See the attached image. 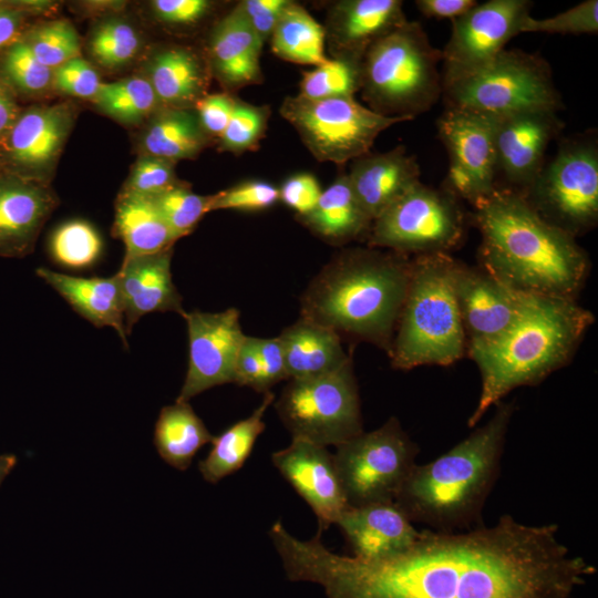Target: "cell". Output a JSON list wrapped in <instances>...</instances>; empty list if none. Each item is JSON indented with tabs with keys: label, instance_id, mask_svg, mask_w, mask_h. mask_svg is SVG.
I'll return each instance as SVG.
<instances>
[{
	"label": "cell",
	"instance_id": "obj_1",
	"mask_svg": "<svg viewBox=\"0 0 598 598\" xmlns=\"http://www.w3.org/2000/svg\"><path fill=\"white\" fill-rule=\"evenodd\" d=\"M277 522L270 539L292 581L320 585L327 598H571L596 567L558 538L556 524L526 525L504 514L491 527L423 530L382 559L329 550Z\"/></svg>",
	"mask_w": 598,
	"mask_h": 598
},
{
	"label": "cell",
	"instance_id": "obj_2",
	"mask_svg": "<svg viewBox=\"0 0 598 598\" xmlns=\"http://www.w3.org/2000/svg\"><path fill=\"white\" fill-rule=\"evenodd\" d=\"M474 209L487 272L517 292L575 300L589 266L575 237L511 189L496 187Z\"/></svg>",
	"mask_w": 598,
	"mask_h": 598
},
{
	"label": "cell",
	"instance_id": "obj_3",
	"mask_svg": "<svg viewBox=\"0 0 598 598\" xmlns=\"http://www.w3.org/2000/svg\"><path fill=\"white\" fill-rule=\"evenodd\" d=\"M411 276L406 255L373 248L341 251L310 282L301 317L391 350Z\"/></svg>",
	"mask_w": 598,
	"mask_h": 598
},
{
	"label": "cell",
	"instance_id": "obj_4",
	"mask_svg": "<svg viewBox=\"0 0 598 598\" xmlns=\"http://www.w3.org/2000/svg\"><path fill=\"white\" fill-rule=\"evenodd\" d=\"M513 411L512 403L499 402L486 424L435 460L413 466L394 498L412 523L444 533L481 523Z\"/></svg>",
	"mask_w": 598,
	"mask_h": 598
},
{
	"label": "cell",
	"instance_id": "obj_5",
	"mask_svg": "<svg viewBox=\"0 0 598 598\" xmlns=\"http://www.w3.org/2000/svg\"><path fill=\"white\" fill-rule=\"evenodd\" d=\"M592 322V313L573 299L530 295L519 318L503 336L467 349L482 378L468 426L476 425L514 389L536 384L565 365Z\"/></svg>",
	"mask_w": 598,
	"mask_h": 598
},
{
	"label": "cell",
	"instance_id": "obj_6",
	"mask_svg": "<svg viewBox=\"0 0 598 598\" xmlns=\"http://www.w3.org/2000/svg\"><path fill=\"white\" fill-rule=\"evenodd\" d=\"M457 260L446 252L417 255L411 260L405 300L389 355L392 365H450L466 351L454 289Z\"/></svg>",
	"mask_w": 598,
	"mask_h": 598
},
{
	"label": "cell",
	"instance_id": "obj_7",
	"mask_svg": "<svg viewBox=\"0 0 598 598\" xmlns=\"http://www.w3.org/2000/svg\"><path fill=\"white\" fill-rule=\"evenodd\" d=\"M441 51L416 21H405L373 43L361 61L362 99L386 117L404 121L430 111L442 96Z\"/></svg>",
	"mask_w": 598,
	"mask_h": 598
},
{
	"label": "cell",
	"instance_id": "obj_8",
	"mask_svg": "<svg viewBox=\"0 0 598 598\" xmlns=\"http://www.w3.org/2000/svg\"><path fill=\"white\" fill-rule=\"evenodd\" d=\"M446 109L489 116L561 107L548 63L523 50H503L482 69L442 84Z\"/></svg>",
	"mask_w": 598,
	"mask_h": 598
},
{
	"label": "cell",
	"instance_id": "obj_9",
	"mask_svg": "<svg viewBox=\"0 0 598 598\" xmlns=\"http://www.w3.org/2000/svg\"><path fill=\"white\" fill-rule=\"evenodd\" d=\"M275 408L292 439L337 447L361 434L363 423L352 358L329 373L289 380Z\"/></svg>",
	"mask_w": 598,
	"mask_h": 598
},
{
	"label": "cell",
	"instance_id": "obj_10",
	"mask_svg": "<svg viewBox=\"0 0 598 598\" xmlns=\"http://www.w3.org/2000/svg\"><path fill=\"white\" fill-rule=\"evenodd\" d=\"M549 224L573 237L598 221V147L594 137L564 141L523 195Z\"/></svg>",
	"mask_w": 598,
	"mask_h": 598
},
{
	"label": "cell",
	"instance_id": "obj_11",
	"mask_svg": "<svg viewBox=\"0 0 598 598\" xmlns=\"http://www.w3.org/2000/svg\"><path fill=\"white\" fill-rule=\"evenodd\" d=\"M280 114L297 131L315 158L338 165L369 153L380 133L405 122L380 115L354 97L310 100L299 94L287 96Z\"/></svg>",
	"mask_w": 598,
	"mask_h": 598
},
{
	"label": "cell",
	"instance_id": "obj_12",
	"mask_svg": "<svg viewBox=\"0 0 598 598\" xmlns=\"http://www.w3.org/2000/svg\"><path fill=\"white\" fill-rule=\"evenodd\" d=\"M417 453L394 416L338 445L333 460L349 506L394 502Z\"/></svg>",
	"mask_w": 598,
	"mask_h": 598
},
{
	"label": "cell",
	"instance_id": "obj_13",
	"mask_svg": "<svg viewBox=\"0 0 598 598\" xmlns=\"http://www.w3.org/2000/svg\"><path fill=\"white\" fill-rule=\"evenodd\" d=\"M464 226L453 194L419 182L372 221L368 243L403 255L446 252L461 243Z\"/></svg>",
	"mask_w": 598,
	"mask_h": 598
},
{
	"label": "cell",
	"instance_id": "obj_14",
	"mask_svg": "<svg viewBox=\"0 0 598 598\" xmlns=\"http://www.w3.org/2000/svg\"><path fill=\"white\" fill-rule=\"evenodd\" d=\"M528 0H489L476 3L452 20L442 54V84L466 76L495 59L520 33L530 13Z\"/></svg>",
	"mask_w": 598,
	"mask_h": 598
},
{
	"label": "cell",
	"instance_id": "obj_15",
	"mask_svg": "<svg viewBox=\"0 0 598 598\" xmlns=\"http://www.w3.org/2000/svg\"><path fill=\"white\" fill-rule=\"evenodd\" d=\"M436 128L448 156L446 190L474 207L496 189L494 117L445 109Z\"/></svg>",
	"mask_w": 598,
	"mask_h": 598
},
{
	"label": "cell",
	"instance_id": "obj_16",
	"mask_svg": "<svg viewBox=\"0 0 598 598\" xmlns=\"http://www.w3.org/2000/svg\"><path fill=\"white\" fill-rule=\"evenodd\" d=\"M188 368L178 402H188L199 393L225 383H234L235 364L246 337L239 311L186 312Z\"/></svg>",
	"mask_w": 598,
	"mask_h": 598
},
{
	"label": "cell",
	"instance_id": "obj_17",
	"mask_svg": "<svg viewBox=\"0 0 598 598\" xmlns=\"http://www.w3.org/2000/svg\"><path fill=\"white\" fill-rule=\"evenodd\" d=\"M494 117V116H493ZM564 123L558 111L529 110L494 117L496 177L522 196L545 165L549 143L558 136Z\"/></svg>",
	"mask_w": 598,
	"mask_h": 598
},
{
	"label": "cell",
	"instance_id": "obj_18",
	"mask_svg": "<svg viewBox=\"0 0 598 598\" xmlns=\"http://www.w3.org/2000/svg\"><path fill=\"white\" fill-rule=\"evenodd\" d=\"M72 124L73 110L66 104L21 110L0 141L2 171L40 182L58 159Z\"/></svg>",
	"mask_w": 598,
	"mask_h": 598
},
{
	"label": "cell",
	"instance_id": "obj_19",
	"mask_svg": "<svg viewBox=\"0 0 598 598\" xmlns=\"http://www.w3.org/2000/svg\"><path fill=\"white\" fill-rule=\"evenodd\" d=\"M454 289L466 349L486 346L503 336L519 318L530 296L511 289L484 268L460 261Z\"/></svg>",
	"mask_w": 598,
	"mask_h": 598
},
{
	"label": "cell",
	"instance_id": "obj_20",
	"mask_svg": "<svg viewBox=\"0 0 598 598\" xmlns=\"http://www.w3.org/2000/svg\"><path fill=\"white\" fill-rule=\"evenodd\" d=\"M271 462L299 496L311 507L322 533L336 524L349 506L337 467L326 446L292 439L291 443L271 454Z\"/></svg>",
	"mask_w": 598,
	"mask_h": 598
},
{
	"label": "cell",
	"instance_id": "obj_21",
	"mask_svg": "<svg viewBox=\"0 0 598 598\" xmlns=\"http://www.w3.org/2000/svg\"><path fill=\"white\" fill-rule=\"evenodd\" d=\"M408 19L401 0H339L329 7L323 25L333 59L361 63L365 52Z\"/></svg>",
	"mask_w": 598,
	"mask_h": 598
},
{
	"label": "cell",
	"instance_id": "obj_22",
	"mask_svg": "<svg viewBox=\"0 0 598 598\" xmlns=\"http://www.w3.org/2000/svg\"><path fill=\"white\" fill-rule=\"evenodd\" d=\"M172 257L173 248L151 255L124 257L115 275L122 295L126 334L146 313H186L182 296L173 282Z\"/></svg>",
	"mask_w": 598,
	"mask_h": 598
},
{
	"label": "cell",
	"instance_id": "obj_23",
	"mask_svg": "<svg viewBox=\"0 0 598 598\" xmlns=\"http://www.w3.org/2000/svg\"><path fill=\"white\" fill-rule=\"evenodd\" d=\"M361 559H382L408 549L417 532L404 512L394 503L348 506L336 523Z\"/></svg>",
	"mask_w": 598,
	"mask_h": 598
},
{
	"label": "cell",
	"instance_id": "obj_24",
	"mask_svg": "<svg viewBox=\"0 0 598 598\" xmlns=\"http://www.w3.org/2000/svg\"><path fill=\"white\" fill-rule=\"evenodd\" d=\"M416 157L403 145L383 153H367L350 164V186L373 221L391 204L420 181Z\"/></svg>",
	"mask_w": 598,
	"mask_h": 598
},
{
	"label": "cell",
	"instance_id": "obj_25",
	"mask_svg": "<svg viewBox=\"0 0 598 598\" xmlns=\"http://www.w3.org/2000/svg\"><path fill=\"white\" fill-rule=\"evenodd\" d=\"M55 199L40 182L0 173V256L30 252Z\"/></svg>",
	"mask_w": 598,
	"mask_h": 598
},
{
	"label": "cell",
	"instance_id": "obj_26",
	"mask_svg": "<svg viewBox=\"0 0 598 598\" xmlns=\"http://www.w3.org/2000/svg\"><path fill=\"white\" fill-rule=\"evenodd\" d=\"M264 43L237 4L213 28L208 39L210 70L224 87L236 91L262 82Z\"/></svg>",
	"mask_w": 598,
	"mask_h": 598
},
{
	"label": "cell",
	"instance_id": "obj_27",
	"mask_svg": "<svg viewBox=\"0 0 598 598\" xmlns=\"http://www.w3.org/2000/svg\"><path fill=\"white\" fill-rule=\"evenodd\" d=\"M37 274L83 318L96 327H112L127 346L124 308L116 275L75 277L39 268Z\"/></svg>",
	"mask_w": 598,
	"mask_h": 598
},
{
	"label": "cell",
	"instance_id": "obj_28",
	"mask_svg": "<svg viewBox=\"0 0 598 598\" xmlns=\"http://www.w3.org/2000/svg\"><path fill=\"white\" fill-rule=\"evenodd\" d=\"M278 339L289 380L329 373L351 358L337 332L305 317L287 327Z\"/></svg>",
	"mask_w": 598,
	"mask_h": 598
},
{
	"label": "cell",
	"instance_id": "obj_29",
	"mask_svg": "<svg viewBox=\"0 0 598 598\" xmlns=\"http://www.w3.org/2000/svg\"><path fill=\"white\" fill-rule=\"evenodd\" d=\"M207 70L203 60L185 47L156 52L147 68V80L163 107L194 109L206 95Z\"/></svg>",
	"mask_w": 598,
	"mask_h": 598
},
{
	"label": "cell",
	"instance_id": "obj_30",
	"mask_svg": "<svg viewBox=\"0 0 598 598\" xmlns=\"http://www.w3.org/2000/svg\"><path fill=\"white\" fill-rule=\"evenodd\" d=\"M299 218L311 231L332 244L368 236L372 225L350 186L347 173L322 190L316 207Z\"/></svg>",
	"mask_w": 598,
	"mask_h": 598
},
{
	"label": "cell",
	"instance_id": "obj_31",
	"mask_svg": "<svg viewBox=\"0 0 598 598\" xmlns=\"http://www.w3.org/2000/svg\"><path fill=\"white\" fill-rule=\"evenodd\" d=\"M208 140L194 109L163 107L150 118L141 146L145 155L176 163L197 156Z\"/></svg>",
	"mask_w": 598,
	"mask_h": 598
},
{
	"label": "cell",
	"instance_id": "obj_32",
	"mask_svg": "<svg viewBox=\"0 0 598 598\" xmlns=\"http://www.w3.org/2000/svg\"><path fill=\"white\" fill-rule=\"evenodd\" d=\"M114 230L125 245V257L156 254L177 240L152 198L121 193Z\"/></svg>",
	"mask_w": 598,
	"mask_h": 598
},
{
	"label": "cell",
	"instance_id": "obj_33",
	"mask_svg": "<svg viewBox=\"0 0 598 598\" xmlns=\"http://www.w3.org/2000/svg\"><path fill=\"white\" fill-rule=\"evenodd\" d=\"M274 402L271 391L264 393L261 403L248 417L214 436L209 453L198 463V471L206 482L216 484L244 466L258 436L265 431L264 416Z\"/></svg>",
	"mask_w": 598,
	"mask_h": 598
},
{
	"label": "cell",
	"instance_id": "obj_34",
	"mask_svg": "<svg viewBox=\"0 0 598 598\" xmlns=\"http://www.w3.org/2000/svg\"><path fill=\"white\" fill-rule=\"evenodd\" d=\"M214 435L205 426L188 402L176 401L164 406L154 429V445L164 462L178 471H186L196 453Z\"/></svg>",
	"mask_w": 598,
	"mask_h": 598
},
{
	"label": "cell",
	"instance_id": "obj_35",
	"mask_svg": "<svg viewBox=\"0 0 598 598\" xmlns=\"http://www.w3.org/2000/svg\"><path fill=\"white\" fill-rule=\"evenodd\" d=\"M270 43L271 51L288 62L317 66L329 59L323 25L293 1L282 11Z\"/></svg>",
	"mask_w": 598,
	"mask_h": 598
},
{
	"label": "cell",
	"instance_id": "obj_36",
	"mask_svg": "<svg viewBox=\"0 0 598 598\" xmlns=\"http://www.w3.org/2000/svg\"><path fill=\"white\" fill-rule=\"evenodd\" d=\"M93 101L103 113L125 124L141 123L163 109L146 76L102 82Z\"/></svg>",
	"mask_w": 598,
	"mask_h": 598
},
{
	"label": "cell",
	"instance_id": "obj_37",
	"mask_svg": "<svg viewBox=\"0 0 598 598\" xmlns=\"http://www.w3.org/2000/svg\"><path fill=\"white\" fill-rule=\"evenodd\" d=\"M0 78L16 95L35 96L52 86L53 70L34 56L21 34L0 54Z\"/></svg>",
	"mask_w": 598,
	"mask_h": 598
},
{
	"label": "cell",
	"instance_id": "obj_38",
	"mask_svg": "<svg viewBox=\"0 0 598 598\" xmlns=\"http://www.w3.org/2000/svg\"><path fill=\"white\" fill-rule=\"evenodd\" d=\"M361 63L329 58L303 71L299 95L310 100L354 97L360 91Z\"/></svg>",
	"mask_w": 598,
	"mask_h": 598
},
{
	"label": "cell",
	"instance_id": "obj_39",
	"mask_svg": "<svg viewBox=\"0 0 598 598\" xmlns=\"http://www.w3.org/2000/svg\"><path fill=\"white\" fill-rule=\"evenodd\" d=\"M50 254L61 266L82 269L100 257L103 243L97 230L87 221L70 220L59 226L50 238Z\"/></svg>",
	"mask_w": 598,
	"mask_h": 598
},
{
	"label": "cell",
	"instance_id": "obj_40",
	"mask_svg": "<svg viewBox=\"0 0 598 598\" xmlns=\"http://www.w3.org/2000/svg\"><path fill=\"white\" fill-rule=\"evenodd\" d=\"M142 39L132 24L122 19H107L99 23L89 40L93 59L106 69H120L134 60Z\"/></svg>",
	"mask_w": 598,
	"mask_h": 598
},
{
	"label": "cell",
	"instance_id": "obj_41",
	"mask_svg": "<svg viewBox=\"0 0 598 598\" xmlns=\"http://www.w3.org/2000/svg\"><path fill=\"white\" fill-rule=\"evenodd\" d=\"M22 38L34 56L51 70L81 56L80 37L68 20L41 23L22 33Z\"/></svg>",
	"mask_w": 598,
	"mask_h": 598
},
{
	"label": "cell",
	"instance_id": "obj_42",
	"mask_svg": "<svg viewBox=\"0 0 598 598\" xmlns=\"http://www.w3.org/2000/svg\"><path fill=\"white\" fill-rule=\"evenodd\" d=\"M152 200L177 239L190 234L208 213V196L195 194L182 183Z\"/></svg>",
	"mask_w": 598,
	"mask_h": 598
},
{
	"label": "cell",
	"instance_id": "obj_43",
	"mask_svg": "<svg viewBox=\"0 0 598 598\" xmlns=\"http://www.w3.org/2000/svg\"><path fill=\"white\" fill-rule=\"evenodd\" d=\"M270 110L236 99L229 122L218 138L221 151L241 154L254 150L264 137Z\"/></svg>",
	"mask_w": 598,
	"mask_h": 598
},
{
	"label": "cell",
	"instance_id": "obj_44",
	"mask_svg": "<svg viewBox=\"0 0 598 598\" xmlns=\"http://www.w3.org/2000/svg\"><path fill=\"white\" fill-rule=\"evenodd\" d=\"M523 32L549 34H595L598 32V1L586 0L549 18L536 19L530 14L520 27Z\"/></svg>",
	"mask_w": 598,
	"mask_h": 598
},
{
	"label": "cell",
	"instance_id": "obj_45",
	"mask_svg": "<svg viewBox=\"0 0 598 598\" xmlns=\"http://www.w3.org/2000/svg\"><path fill=\"white\" fill-rule=\"evenodd\" d=\"M279 202V188L261 179L238 183L208 196V212L218 209L264 210Z\"/></svg>",
	"mask_w": 598,
	"mask_h": 598
},
{
	"label": "cell",
	"instance_id": "obj_46",
	"mask_svg": "<svg viewBox=\"0 0 598 598\" xmlns=\"http://www.w3.org/2000/svg\"><path fill=\"white\" fill-rule=\"evenodd\" d=\"M173 162L143 154L134 164L122 193L153 198L179 184Z\"/></svg>",
	"mask_w": 598,
	"mask_h": 598
},
{
	"label": "cell",
	"instance_id": "obj_47",
	"mask_svg": "<svg viewBox=\"0 0 598 598\" xmlns=\"http://www.w3.org/2000/svg\"><path fill=\"white\" fill-rule=\"evenodd\" d=\"M101 84L95 69L82 56L53 70L52 86L70 96L93 100Z\"/></svg>",
	"mask_w": 598,
	"mask_h": 598
},
{
	"label": "cell",
	"instance_id": "obj_48",
	"mask_svg": "<svg viewBox=\"0 0 598 598\" xmlns=\"http://www.w3.org/2000/svg\"><path fill=\"white\" fill-rule=\"evenodd\" d=\"M154 17L171 27H190L202 22L213 11L207 0H155L151 2Z\"/></svg>",
	"mask_w": 598,
	"mask_h": 598
},
{
	"label": "cell",
	"instance_id": "obj_49",
	"mask_svg": "<svg viewBox=\"0 0 598 598\" xmlns=\"http://www.w3.org/2000/svg\"><path fill=\"white\" fill-rule=\"evenodd\" d=\"M322 189L310 173L289 176L279 187V200L293 209L298 217L308 215L317 205Z\"/></svg>",
	"mask_w": 598,
	"mask_h": 598
},
{
	"label": "cell",
	"instance_id": "obj_50",
	"mask_svg": "<svg viewBox=\"0 0 598 598\" xmlns=\"http://www.w3.org/2000/svg\"><path fill=\"white\" fill-rule=\"evenodd\" d=\"M236 97L228 93L206 94L194 106L202 127L209 137L219 138L231 116Z\"/></svg>",
	"mask_w": 598,
	"mask_h": 598
},
{
	"label": "cell",
	"instance_id": "obj_51",
	"mask_svg": "<svg viewBox=\"0 0 598 598\" xmlns=\"http://www.w3.org/2000/svg\"><path fill=\"white\" fill-rule=\"evenodd\" d=\"M291 0H243L238 2L246 20L262 43L270 40L274 29Z\"/></svg>",
	"mask_w": 598,
	"mask_h": 598
},
{
	"label": "cell",
	"instance_id": "obj_52",
	"mask_svg": "<svg viewBox=\"0 0 598 598\" xmlns=\"http://www.w3.org/2000/svg\"><path fill=\"white\" fill-rule=\"evenodd\" d=\"M254 341L261 363L265 390L268 392L271 386L288 379L282 347L278 337H254Z\"/></svg>",
	"mask_w": 598,
	"mask_h": 598
},
{
	"label": "cell",
	"instance_id": "obj_53",
	"mask_svg": "<svg viewBox=\"0 0 598 598\" xmlns=\"http://www.w3.org/2000/svg\"><path fill=\"white\" fill-rule=\"evenodd\" d=\"M234 383L241 386H249L260 393H266L261 363L256 350L254 337L246 336L243 341L235 364Z\"/></svg>",
	"mask_w": 598,
	"mask_h": 598
},
{
	"label": "cell",
	"instance_id": "obj_54",
	"mask_svg": "<svg viewBox=\"0 0 598 598\" xmlns=\"http://www.w3.org/2000/svg\"><path fill=\"white\" fill-rule=\"evenodd\" d=\"M474 0H416L417 10L426 18L454 20L473 8Z\"/></svg>",
	"mask_w": 598,
	"mask_h": 598
},
{
	"label": "cell",
	"instance_id": "obj_55",
	"mask_svg": "<svg viewBox=\"0 0 598 598\" xmlns=\"http://www.w3.org/2000/svg\"><path fill=\"white\" fill-rule=\"evenodd\" d=\"M25 14L16 2L0 3V54L21 37Z\"/></svg>",
	"mask_w": 598,
	"mask_h": 598
},
{
	"label": "cell",
	"instance_id": "obj_56",
	"mask_svg": "<svg viewBox=\"0 0 598 598\" xmlns=\"http://www.w3.org/2000/svg\"><path fill=\"white\" fill-rule=\"evenodd\" d=\"M20 112L14 92L0 78V141L9 132Z\"/></svg>",
	"mask_w": 598,
	"mask_h": 598
},
{
	"label": "cell",
	"instance_id": "obj_57",
	"mask_svg": "<svg viewBox=\"0 0 598 598\" xmlns=\"http://www.w3.org/2000/svg\"><path fill=\"white\" fill-rule=\"evenodd\" d=\"M18 463V457L14 454H1L0 455V485L4 478L10 474Z\"/></svg>",
	"mask_w": 598,
	"mask_h": 598
},
{
	"label": "cell",
	"instance_id": "obj_58",
	"mask_svg": "<svg viewBox=\"0 0 598 598\" xmlns=\"http://www.w3.org/2000/svg\"><path fill=\"white\" fill-rule=\"evenodd\" d=\"M1 172H2V168H1V166H0V173H1Z\"/></svg>",
	"mask_w": 598,
	"mask_h": 598
}]
</instances>
